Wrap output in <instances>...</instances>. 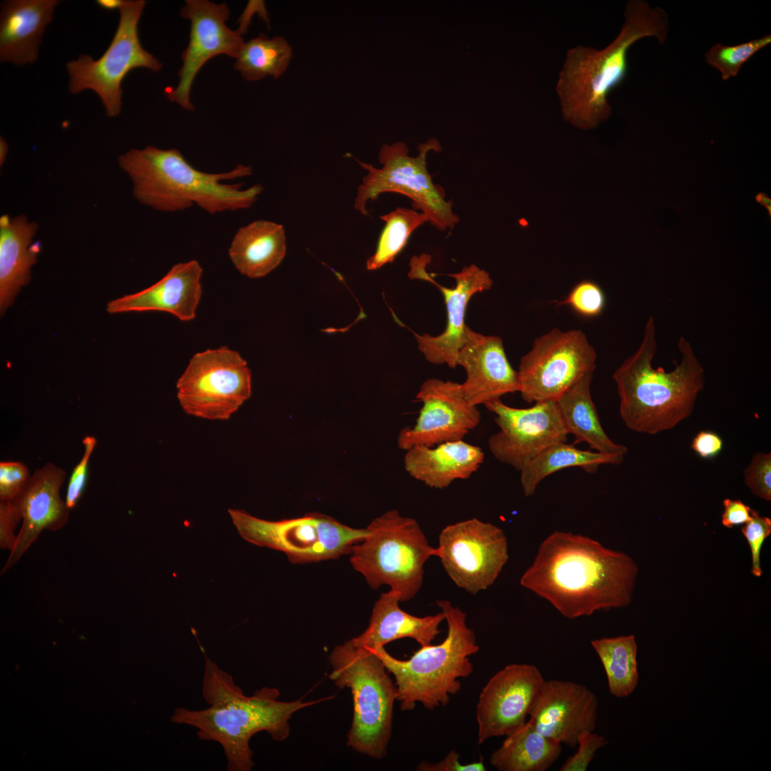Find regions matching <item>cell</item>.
Segmentation results:
<instances>
[{
  "label": "cell",
  "mask_w": 771,
  "mask_h": 771,
  "mask_svg": "<svg viewBox=\"0 0 771 771\" xmlns=\"http://www.w3.org/2000/svg\"><path fill=\"white\" fill-rule=\"evenodd\" d=\"M638 567L626 553L571 532L555 531L540 543L520 583L575 619L628 606Z\"/></svg>",
  "instance_id": "cell-1"
},
{
  "label": "cell",
  "mask_w": 771,
  "mask_h": 771,
  "mask_svg": "<svg viewBox=\"0 0 771 771\" xmlns=\"http://www.w3.org/2000/svg\"><path fill=\"white\" fill-rule=\"evenodd\" d=\"M201 691L208 707L200 710L176 707L171 721L193 727L201 740L219 743L228 771L252 770L254 762L250 740L254 735L264 731L276 741L286 740L290 734L291 716L321 701H281L279 690L269 687L247 696L231 675L206 655Z\"/></svg>",
  "instance_id": "cell-2"
},
{
  "label": "cell",
  "mask_w": 771,
  "mask_h": 771,
  "mask_svg": "<svg viewBox=\"0 0 771 771\" xmlns=\"http://www.w3.org/2000/svg\"><path fill=\"white\" fill-rule=\"evenodd\" d=\"M677 348L680 360L672 371L653 368L657 345L650 316L639 347L615 371L620 415L630 430L655 435L674 428L692 413L704 387L705 370L685 337Z\"/></svg>",
  "instance_id": "cell-3"
},
{
  "label": "cell",
  "mask_w": 771,
  "mask_h": 771,
  "mask_svg": "<svg viewBox=\"0 0 771 771\" xmlns=\"http://www.w3.org/2000/svg\"><path fill=\"white\" fill-rule=\"evenodd\" d=\"M624 14L618 36L604 49L578 46L568 51L556 91L563 118L580 128H593L610 115L608 96L626 76L630 46L645 37L660 44L667 37L668 15L662 9L632 0Z\"/></svg>",
  "instance_id": "cell-4"
},
{
  "label": "cell",
  "mask_w": 771,
  "mask_h": 771,
  "mask_svg": "<svg viewBox=\"0 0 771 771\" xmlns=\"http://www.w3.org/2000/svg\"><path fill=\"white\" fill-rule=\"evenodd\" d=\"M120 168L133 183V194L155 210L174 212L196 205L215 214L250 208L263 191L260 184L242 189L241 183H225L252 174L250 166L206 173L194 168L176 148L148 146L132 148L118 158Z\"/></svg>",
  "instance_id": "cell-5"
},
{
  "label": "cell",
  "mask_w": 771,
  "mask_h": 771,
  "mask_svg": "<svg viewBox=\"0 0 771 771\" xmlns=\"http://www.w3.org/2000/svg\"><path fill=\"white\" fill-rule=\"evenodd\" d=\"M436 604L448 625L447 635L440 644L420 646L405 660L393 657L384 647L373 650L394 676L403 711L413 710L418 702L430 710L445 707L450 695L461 689L459 678L473 672L470 657L478 652L479 646L467 625V614L447 600Z\"/></svg>",
  "instance_id": "cell-6"
},
{
  "label": "cell",
  "mask_w": 771,
  "mask_h": 771,
  "mask_svg": "<svg viewBox=\"0 0 771 771\" xmlns=\"http://www.w3.org/2000/svg\"><path fill=\"white\" fill-rule=\"evenodd\" d=\"M330 679L351 690L353 715L347 745L373 759L388 752L397 687L376 653L351 640L336 646L329 655Z\"/></svg>",
  "instance_id": "cell-7"
},
{
  "label": "cell",
  "mask_w": 771,
  "mask_h": 771,
  "mask_svg": "<svg viewBox=\"0 0 771 771\" xmlns=\"http://www.w3.org/2000/svg\"><path fill=\"white\" fill-rule=\"evenodd\" d=\"M368 535L353 545V568L373 589L388 585L400 602L413 598L423 585L424 566L435 556L418 521L390 510L373 519Z\"/></svg>",
  "instance_id": "cell-8"
},
{
  "label": "cell",
  "mask_w": 771,
  "mask_h": 771,
  "mask_svg": "<svg viewBox=\"0 0 771 771\" xmlns=\"http://www.w3.org/2000/svg\"><path fill=\"white\" fill-rule=\"evenodd\" d=\"M418 150V156H410L407 144L395 141L381 146L378 154L381 168L358 161L368 173L358 188L354 208L367 216V201L375 200L383 193H398L410 198L413 209L422 211L438 230H451L459 217L453 211L452 202L445 199L444 189L433 182L427 169L428 153L440 152V144L436 138H430L420 143Z\"/></svg>",
  "instance_id": "cell-9"
},
{
  "label": "cell",
  "mask_w": 771,
  "mask_h": 771,
  "mask_svg": "<svg viewBox=\"0 0 771 771\" xmlns=\"http://www.w3.org/2000/svg\"><path fill=\"white\" fill-rule=\"evenodd\" d=\"M228 513L243 539L281 551L295 564L337 559L349 554L368 535L367 528H352L321 513L270 521L243 510L229 509Z\"/></svg>",
  "instance_id": "cell-10"
},
{
  "label": "cell",
  "mask_w": 771,
  "mask_h": 771,
  "mask_svg": "<svg viewBox=\"0 0 771 771\" xmlns=\"http://www.w3.org/2000/svg\"><path fill=\"white\" fill-rule=\"evenodd\" d=\"M146 2L124 0L119 9L120 18L109 47L98 59L81 54L66 64L69 76V90L77 94L85 90L94 91L100 98L108 117L121 111V84L133 69L143 68L158 72L162 63L142 46L138 25Z\"/></svg>",
  "instance_id": "cell-11"
},
{
  "label": "cell",
  "mask_w": 771,
  "mask_h": 771,
  "mask_svg": "<svg viewBox=\"0 0 771 771\" xmlns=\"http://www.w3.org/2000/svg\"><path fill=\"white\" fill-rule=\"evenodd\" d=\"M185 413L211 420L229 419L251 394V373L240 353L227 346L195 353L176 382Z\"/></svg>",
  "instance_id": "cell-12"
},
{
  "label": "cell",
  "mask_w": 771,
  "mask_h": 771,
  "mask_svg": "<svg viewBox=\"0 0 771 771\" xmlns=\"http://www.w3.org/2000/svg\"><path fill=\"white\" fill-rule=\"evenodd\" d=\"M597 353L580 329L555 328L537 337L520 361L518 392L532 403L557 400L583 376L593 373Z\"/></svg>",
  "instance_id": "cell-13"
},
{
  "label": "cell",
  "mask_w": 771,
  "mask_h": 771,
  "mask_svg": "<svg viewBox=\"0 0 771 771\" xmlns=\"http://www.w3.org/2000/svg\"><path fill=\"white\" fill-rule=\"evenodd\" d=\"M435 556L455 585L475 595L490 587L507 563L508 540L498 526L473 518L442 529Z\"/></svg>",
  "instance_id": "cell-14"
},
{
  "label": "cell",
  "mask_w": 771,
  "mask_h": 771,
  "mask_svg": "<svg viewBox=\"0 0 771 771\" xmlns=\"http://www.w3.org/2000/svg\"><path fill=\"white\" fill-rule=\"evenodd\" d=\"M485 406L495 414L499 427L488 439L490 451L498 461L517 470L549 446L567 442L569 434L555 400L518 408L498 399Z\"/></svg>",
  "instance_id": "cell-15"
},
{
  "label": "cell",
  "mask_w": 771,
  "mask_h": 771,
  "mask_svg": "<svg viewBox=\"0 0 771 771\" xmlns=\"http://www.w3.org/2000/svg\"><path fill=\"white\" fill-rule=\"evenodd\" d=\"M180 14L190 22L189 41L181 55L178 83L168 93V98L183 109L193 111L194 106L190 98L191 90L200 69L218 55H226L236 59L245 42L237 30H232L227 26L229 9L225 3L187 0L181 9Z\"/></svg>",
  "instance_id": "cell-16"
},
{
  "label": "cell",
  "mask_w": 771,
  "mask_h": 771,
  "mask_svg": "<svg viewBox=\"0 0 771 771\" xmlns=\"http://www.w3.org/2000/svg\"><path fill=\"white\" fill-rule=\"evenodd\" d=\"M545 680L534 665L513 663L494 674L476 706L478 743L508 736L522 727Z\"/></svg>",
  "instance_id": "cell-17"
},
{
  "label": "cell",
  "mask_w": 771,
  "mask_h": 771,
  "mask_svg": "<svg viewBox=\"0 0 771 771\" xmlns=\"http://www.w3.org/2000/svg\"><path fill=\"white\" fill-rule=\"evenodd\" d=\"M416 399L423 406L415 423L403 428L398 437L399 448L405 450L463 440L480 422L478 407L466 400L459 383L428 378L420 386Z\"/></svg>",
  "instance_id": "cell-18"
},
{
  "label": "cell",
  "mask_w": 771,
  "mask_h": 771,
  "mask_svg": "<svg viewBox=\"0 0 771 771\" xmlns=\"http://www.w3.org/2000/svg\"><path fill=\"white\" fill-rule=\"evenodd\" d=\"M429 261L430 256L427 254L413 257L408 276L412 279L429 281L439 288L446 307V326L443 332L435 336L412 332L419 350L428 362L436 365L446 364L455 368L458 353L465 340L468 326L465 323V316L468 302L477 293L489 290L493 286V280L487 271L475 264H470L458 273L448 274L455 281L454 288L444 287L426 272L425 266Z\"/></svg>",
  "instance_id": "cell-19"
},
{
  "label": "cell",
  "mask_w": 771,
  "mask_h": 771,
  "mask_svg": "<svg viewBox=\"0 0 771 771\" xmlns=\"http://www.w3.org/2000/svg\"><path fill=\"white\" fill-rule=\"evenodd\" d=\"M598 700L586 686L560 680H545L528 720L543 735L570 747L583 731H594Z\"/></svg>",
  "instance_id": "cell-20"
},
{
  "label": "cell",
  "mask_w": 771,
  "mask_h": 771,
  "mask_svg": "<svg viewBox=\"0 0 771 771\" xmlns=\"http://www.w3.org/2000/svg\"><path fill=\"white\" fill-rule=\"evenodd\" d=\"M66 472L46 463L36 469L14 500L21 516V526L1 573L10 570L44 530L56 531L67 523L70 509L60 495Z\"/></svg>",
  "instance_id": "cell-21"
},
{
  "label": "cell",
  "mask_w": 771,
  "mask_h": 771,
  "mask_svg": "<svg viewBox=\"0 0 771 771\" xmlns=\"http://www.w3.org/2000/svg\"><path fill=\"white\" fill-rule=\"evenodd\" d=\"M466 379L460 383L466 400L472 405H485L501 396L518 392V373L510 365L502 338L485 336L466 328L465 340L456 358Z\"/></svg>",
  "instance_id": "cell-22"
},
{
  "label": "cell",
  "mask_w": 771,
  "mask_h": 771,
  "mask_svg": "<svg viewBox=\"0 0 771 771\" xmlns=\"http://www.w3.org/2000/svg\"><path fill=\"white\" fill-rule=\"evenodd\" d=\"M202 273L196 260L178 263L150 287L109 302L106 311L111 314L158 311L183 321L193 320L202 295Z\"/></svg>",
  "instance_id": "cell-23"
},
{
  "label": "cell",
  "mask_w": 771,
  "mask_h": 771,
  "mask_svg": "<svg viewBox=\"0 0 771 771\" xmlns=\"http://www.w3.org/2000/svg\"><path fill=\"white\" fill-rule=\"evenodd\" d=\"M58 0H10L4 2L0 18V61L16 66L33 64L39 55L46 27Z\"/></svg>",
  "instance_id": "cell-24"
},
{
  "label": "cell",
  "mask_w": 771,
  "mask_h": 771,
  "mask_svg": "<svg viewBox=\"0 0 771 771\" xmlns=\"http://www.w3.org/2000/svg\"><path fill=\"white\" fill-rule=\"evenodd\" d=\"M405 451L404 466L408 473L436 489L445 488L456 480L469 478L484 460L481 448L463 440L432 447L415 445Z\"/></svg>",
  "instance_id": "cell-25"
},
{
  "label": "cell",
  "mask_w": 771,
  "mask_h": 771,
  "mask_svg": "<svg viewBox=\"0 0 771 771\" xmlns=\"http://www.w3.org/2000/svg\"><path fill=\"white\" fill-rule=\"evenodd\" d=\"M399 603L392 591L381 593L373 607L367 628L351 639L353 644L376 650L398 639L411 638L420 646L430 645L440 633L443 613L415 616L403 610Z\"/></svg>",
  "instance_id": "cell-26"
},
{
  "label": "cell",
  "mask_w": 771,
  "mask_h": 771,
  "mask_svg": "<svg viewBox=\"0 0 771 771\" xmlns=\"http://www.w3.org/2000/svg\"><path fill=\"white\" fill-rule=\"evenodd\" d=\"M38 224L25 215L0 218V309L3 314L31 278L39 244L33 243Z\"/></svg>",
  "instance_id": "cell-27"
},
{
  "label": "cell",
  "mask_w": 771,
  "mask_h": 771,
  "mask_svg": "<svg viewBox=\"0 0 771 771\" xmlns=\"http://www.w3.org/2000/svg\"><path fill=\"white\" fill-rule=\"evenodd\" d=\"M286 251L283 226L258 220L237 231L228 248V255L241 274L256 278L275 269L283 259Z\"/></svg>",
  "instance_id": "cell-28"
},
{
  "label": "cell",
  "mask_w": 771,
  "mask_h": 771,
  "mask_svg": "<svg viewBox=\"0 0 771 771\" xmlns=\"http://www.w3.org/2000/svg\"><path fill=\"white\" fill-rule=\"evenodd\" d=\"M593 376H583L556 400L565 426L575 436L573 444L585 442L596 452L624 457L627 447L613 442L600 421L590 392Z\"/></svg>",
  "instance_id": "cell-29"
},
{
  "label": "cell",
  "mask_w": 771,
  "mask_h": 771,
  "mask_svg": "<svg viewBox=\"0 0 771 771\" xmlns=\"http://www.w3.org/2000/svg\"><path fill=\"white\" fill-rule=\"evenodd\" d=\"M506 737L490 757L499 771H545L562 752L561 743L540 734L528 720Z\"/></svg>",
  "instance_id": "cell-30"
},
{
  "label": "cell",
  "mask_w": 771,
  "mask_h": 771,
  "mask_svg": "<svg viewBox=\"0 0 771 771\" xmlns=\"http://www.w3.org/2000/svg\"><path fill=\"white\" fill-rule=\"evenodd\" d=\"M623 459V456L583 450L577 448L575 444L560 442L549 446L525 464L520 470V481L524 495L530 497L535 493L539 483L555 472L580 467L588 473H595L600 465H618Z\"/></svg>",
  "instance_id": "cell-31"
},
{
  "label": "cell",
  "mask_w": 771,
  "mask_h": 771,
  "mask_svg": "<svg viewBox=\"0 0 771 771\" xmlns=\"http://www.w3.org/2000/svg\"><path fill=\"white\" fill-rule=\"evenodd\" d=\"M590 644L603 665L610 694L617 697L630 695L639 679L635 636L602 638L591 640Z\"/></svg>",
  "instance_id": "cell-32"
},
{
  "label": "cell",
  "mask_w": 771,
  "mask_h": 771,
  "mask_svg": "<svg viewBox=\"0 0 771 771\" xmlns=\"http://www.w3.org/2000/svg\"><path fill=\"white\" fill-rule=\"evenodd\" d=\"M291 58L292 49L283 37L260 34L244 43L233 68L249 81L266 76L277 79L286 71Z\"/></svg>",
  "instance_id": "cell-33"
},
{
  "label": "cell",
  "mask_w": 771,
  "mask_h": 771,
  "mask_svg": "<svg viewBox=\"0 0 771 771\" xmlns=\"http://www.w3.org/2000/svg\"><path fill=\"white\" fill-rule=\"evenodd\" d=\"M384 221L375 253L366 262L368 270H377L386 263L394 261L397 255L405 246L413 232L425 222L428 217L415 209L398 207L391 212L380 216Z\"/></svg>",
  "instance_id": "cell-34"
},
{
  "label": "cell",
  "mask_w": 771,
  "mask_h": 771,
  "mask_svg": "<svg viewBox=\"0 0 771 771\" xmlns=\"http://www.w3.org/2000/svg\"><path fill=\"white\" fill-rule=\"evenodd\" d=\"M771 43V35L734 45L718 43L705 54L706 63L717 69L722 80L737 76L742 66L757 51Z\"/></svg>",
  "instance_id": "cell-35"
},
{
  "label": "cell",
  "mask_w": 771,
  "mask_h": 771,
  "mask_svg": "<svg viewBox=\"0 0 771 771\" xmlns=\"http://www.w3.org/2000/svg\"><path fill=\"white\" fill-rule=\"evenodd\" d=\"M606 298L602 288L590 280H583L576 283L567 296L557 301V305L567 306L577 314L594 318L600 316L605 309Z\"/></svg>",
  "instance_id": "cell-36"
},
{
  "label": "cell",
  "mask_w": 771,
  "mask_h": 771,
  "mask_svg": "<svg viewBox=\"0 0 771 771\" xmlns=\"http://www.w3.org/2000/svg\"><path fill=\"white\" fill-rule=\"evenodd\" d=\"M746 538L752 558L751 573L755 577L762 573L760 564V551L765 540L771 534V519L762 516L756 510L751 509V518L741 528Z\"/></svg>",
  "instance_id": "cell-37"
},
{
  "label": "cell",
  "mask_w": 771,
  "mask_h": 771,
  "mask_svg": "<svg viewBox=\"0 0 771 771\" xmlns=\"http://www.w3.org/2000/svg\"><path fill=\"white\" fill-rule=\"evenodd\" d=\"M746 485L756 496L771 500V453L758 452L744 470Z\"/></svg>",
  "instance_id": "cell-38"
},
{
  "label": "cell",
  "mask_w": 771,
  "mask_h": 771,
  "mask_svg": "<svg viewBox=\"0 0 771 771\" xmlns=\"http://www.w3.org/2000/svg\"><path fill=\"white\" fill-rule=\"evenodd\" d=\"M84 454L80 461L74 468L69 479L66 503L70 510L74 508L81 499L86 488L91 456L96 446L95 437L87 435L82 440Z\"/></svg>",
  "instance_id": "cell-39"
},
{
  "label": "cell",
  "mask_w": 771,
  "mask_h": 771,
  "mask_svg": "<svg viewBox=\"0 0 771 771\" xmlns=\"http://www.w3.org/2000/svg\"><path fill=\"white\" fill-rule=\"evenodd\" d=\"M604 736L594 731H583L578 738V749L570 756L559 769L560 771H585L595 752L607 745Z\"/></svg>",
  "instance_id": "cell-40"
},
{
  "label": "cell",
  "mask_w": 771,
  "mask_h": 771,
  "mask_svg": "<svg viewBox=\"0 0 771 771\" xmlns=\"http://www.w3.org/2000/svg\"><path fill=\"white\" fill-rule=\"evenodd\" d=\"M31 474L19 461L0 462V500L16 499L23 490Z\"/></svg>",
  "instance_id": "cell-41"
},
{
  "label": "cell",
  "mask_w": 771,
  "mask_h": 771,
  "mask_svg": "<svg viewBox=\"0 0 771 771\" xmlns=\"http://www.w3.org/2000/svg\"><path fill=\"white\" fill-rule=\"evenodd\" d=\"M21 516L14 500L0 501V547L11 551L15 544L16 528Z\"/></svg>",
  "instance_id": "cell-42"
},
{
  "label": "cell",
  "mask_w": 771,
  "mask_h": 771,
  "mask_svg": "<svg viewBox=\"0 0 771 771\" xmlns=\"http://www.w3.org/2000/svg\"><path fill=\"white\" fill-rule=\"evenodd\" d=\"M418 771H485L486 767L480 760L468 764L460 761L458 752L450 750L441 760L436 762L423 761L416 767Z\"/></svg>",
  "instance_id": "cell-43"
},
{
  "label": "cell",
  "mask_w": 771,
  "mask_h": 771,
  "mask_svg": "<svg viewBox=\"0 0 771 771\" xmlns=\"http://www.w3.org/2000/svg\"><path fill=\"white\" fill-rule=\"evenodd\" d=\"M691 448L700 458L711 459L717 456L723 448V440L716 433L701 430L697 433L691 443Z\"/></svg>",
  "instance_id": "cell-44"
},
{
  "label": "cell",
  "mask_w": 771,
  "mask_h": 771,
  "mask_svg": "<svg viewBox=\"0 0 771 771\" xmlns=\"http://www.w3.org/2000/svg\"><path fill=\"white\" fill-rule=\"evenodd\" d=\"M723 507L721 523L725 528H732L745 524L751 518V508L740 500L725 498Z\"/></svg>",
  "instance_id": "cell-45"
},
{
  "label": "cell",
  "mask_w": 771,
  "mask_h": 771,
  "mask_svg": "<svg viewBox=\"0 0 771 771\" xmlns=\"http://www.w3.org/2000/svg\"><path fill=\"white\" fill-rule=\"evenodd\" d=\"M124 3V0H97V5L107 11H113L119 9L122 6Z\"/></svg>",
  "instance_id": "cell-46"
},
{
  "label": "cell",
  "mask_w": 771,
  "mask_h": 771,
  "mask_svg": "<svg viewBox=\"0 0 771 771\" xmlns=\"http://www.w3.org/2000/svg\"><path fill=\"white\" fill-rule=\"evenodd\" d=\"M756 201L766 208L771 215V199L764 193H760L756 196Z\"/></svg>",
  "instance_id": "cell-47"
},
{
  "label": "cell",
  "mask_w": 771,
  "mask_h": 771,
  "mask_svg": "<svg viewBox=\"0 0 771 771\" xmlns=\"http://www.w3.org/2000/svg\"><path fill=\"white\" fill-rule=\"evenodd\" d=\"M7 152H8L7 143L6 142V141L2 137H1V140H0V163H1V165H2V163H4L6 157Z\"/></svg>",
  "instance_id": "cell-48"
}]
</instances>
